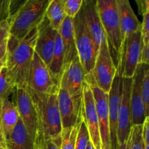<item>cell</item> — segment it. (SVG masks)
<instances>
[{
    "instance_id": "6da1fadb",
    "label": "cell",
    "mask_w": 149,
    "mask_h": 149,
    "mask_svg": "<svg viewBox=\"0 0 149 149\" xmlns=\"http://www.w3.org/2000/svg\"><path fill=\"white\" fill-rule=\"evenodd\" d=\"M34 106L37 119L35 148L49 139L61 136L62 124L58 106V94H43L26 87Z\"/></svg>"
},
{
    "instance_id": "7a4b0ae2",
    "label": "cell",
    "mask_w": 149,
    "mask_h": 149,
    "mask_svg": "<svg viewBox=\"0 0 149 149\" xmlns=\"http://www.w3.org/2000/svg\"><path fill=\"white\" fill-rule=\"evenodd\" d=\"M36 37L37 29L35 28L21 40L10 36L7 39L6 67L16 88H26Z\"/></svg>"
},
{
    "instance_id": "3957f363",
    "label": "cell",
    "mask_w": 149,
    "mask_h": 149,
    "mask_svg": "<svg viewBox=\"0 0 149 149\" xmlns=\"http://www.w3.org/2000/svg\"><path fill=\"white\" fill-rule=\"evenodd\" d=\"M97 8L111 57L117 70L122 41L116 0H97Z\"/></svg>"
},
{
    "instance_id": "277c9868",
    "label": "cell",
    "mask_w": 149,
    "mask_h": 149,
    "mask_svg": "<svg viewBox=\"0 0 149 149\" xmlns=\"http://www.w3.org/2000/svg\"><path fill=\"white\" fill-rule=\"evenodd\" d=\"M49 2L50 0H26L12 20L10 36L23 39L42 21Z\"/></svg>"
},
{
    "instance_id": "5b68a950",
    "label": "cell",
    "mask_w": 149,
    "mask_h": 149,
    "mask_svg": "<svg viewBox=\"0 0 149 149\" xmlns=\"http://www.w3.org/2000/svg\"><path fill=\"white\" fill-rule=\"evenodd\" d=\"M73 24L78 57L86 75L93 71L97 52L86 23L82 6L73 18Z\"/></svg>"
},
{
    "instance_id": "8992f818",
    "label": "cell",
    "mask_w": 149,
    "mask_h": 149,
    "mask_svg": "<svg viewBox=\"0 0 149 149\" xmlns=\"http://www.w3.org/2000/svg\"><path fill=\"white\" fill-rule=\"evenodd\" d=\"M27 88L43 94H58L60 81L55 78L48 67L34 52L26 80Z\"/></svg>"
},
{
    "instance_id": "52a82bcc",
    "label": "cell",
    "mask_w": 149,
    "mask_h": 149,
    "mask_svg": "<svg viewBox=\"0 0 149 149\" xmlns=\"http://www.w3.org/2000/svg\"><path fill=\"white\" fill-rule=\"evenodd\" d=\"M84 81L89 85L93 92L98 118L101 149H111L110 132H109V94L100 90L96 84L92 72L86 74Z\"/></svg>"
},
{
    "instance_id": "ba28073f",
    "label": "cell",
    "mask_w": 149,
    "mask_h": 149,
    "mask_svg": "<svg viewBox=\"0 0 149 149\" xmlns=\"http://www.w3.org/2000/svg\"><path fill=\"white\" fill-rule=\"evenodd\" d=\"M141 31V29L130 34L122 42L120 58L116 70L122 78L132 79L139 63L143 45Z\"/></svg>"
},
{
    "instance_id": "9c48e42d",
    "label": "cell",
    "mask_w": 149,
    "mask_h": 149,
    "mask_svg": "<svg viewBox=\"0 0 149 149\" xmlns=\"http://www.w3.org/2000/svg\"><path fill=\"white\" fill-rule=\"evenodd\" d=\"M91 72L97 87L109 94L116 73V68L111 57L106 39L99 47L94 68Z\"/></svg>"
},
{
    "instance_id": "30bf717a",
    "label": "cell",
    "mask_w": 149,
    "mask_h": 149,
    "mask_svg": "<svg viewBox=\"0 0 149 149\" xmlns=\"http://www.w3.org/2000/svg\"><path fill=\"white\" fill-rule=\"evenodd\" d=\"M58 106L61 118L62 129L74 127L82 116V96H71L60 87Z\"/></svg>"
},
{
    "instance_id": "8fae6325",
    "label": "cell",
    "mask_w": 149,
    "mask_h": 149,
    "mask_svg": "<svg viewBox=\"0 0 149 149\" xmlns=\"http://www.w3.org/2000/svg\"><path fill=\"white\" fill-rule=\"evenodd\" d=\"M83 118L88 130L90 140L95 149H101L98 118L93 92L88 84L84 81L82 91Z\"/></svg>"
},
{
    "instance_id": "7c38bea8",
    "label": "cell",
    "mask_w": 149,
    "mask_h": 149,
    "mask_svg": "<svg viewBox=\"0 0 149 149\" xmlns=\"http://www.w3.org/2000/svg\"><path fill=\"white\" fill-rule=\"evenodd\" d=\"M132 79L122 78V90L119 109L117 139L118 145L127 141L132 129L130 96Z\"/></svg>"
},
{
    "instance_id": "4fadbf2b",
    "label": "cell",
    "mask_w": 149,
    "mask_h": 149,
    "mask_svg": "<svg viewBox=\"0 0 149 149\" xmlns=\"http://www.w3.org/2000/svg\"><path fill=\"white\" fill-rule=\"evenodd\" d=\"M148 65L138 63L132 77V88L130 96V109L132 125H142L145 121L146 112L141 96V85L145 71Z\"/></svg>"
},
{
    "instance_id": "5bb4252c",
    "label": "cell",
    "mask_w": 149,
    "mask_h": 149,
    "mask_svg": "<svg viewBox=\"0 0 149 149\" xmlns=\"http://www.w3.org/2000/svg\"><path fill=\"white\" fill-rule=\"evenodd\" d=\"M122 90V77L116 71L109 93V132H110L111 149H118L117 129L119 109L121 102Z\"/></svg>"
},
{
    "instance_id": "9a60e30c",
    "label": "cell",
    "mask_w": 149,
    "mask_h": 149,
    "mask_svg": "<svg viewBox=\"0 0 149 149\" xmlns=\"http://www.w3.org/2000/svg\"><path fill=\"white\" fill-rule=\"evenodd\" d=\"M15 91V106L19 117L35 143L37 135V119L34 106L26 88H16Z\"/></svg>"
},
{
    "instance_id": "2e32d148",
    "label": "cell",
    "mask_w": 149,
    "mask_h": 149,
    "mask_svg": "<svg viewBox=\"0 0 149 149\" xmlns=\"http://www.w3.org/2000/svg\"><path fill=\"white\" fill-rule=\"evenodd\" d=\"M36 29L37 37L35 44L34 52L48 67L52 59L55 37L58 31L51 27L49 20L45 16Z\"/></svg>"
},
{
    "instance_id": "e0dca14e",
    "label": "cell",
    "mask_w": 149,
    "mask_h": 149,
    "mask_svg": "<svg viewBox=\"0 0 149 149\" xmlns=\"http://www.w3.org/2000/svg\"><path fill=\"white\" fill-rule=\"evenodd\" d=\"M84 77V69L77 56L64 68L60 87L68 92L71 96H82Z\"/></svg>"
},
{
    "instance_id": "ac0fdd59",
    "label": "cell",
    "mask_w": 149,
    "mask_h": 149,
    "mask_svg": "<svg viewBox=\"0 0 149 149\" xmlns=\"http://www.w3.org/2000/svg\"><path fill=\"white\" fill-rule=\"evenodd\" d=\"M82 7L87 28L93 38L95 47L98 52L100 45L106 39V34L97 12V0L83 1Z\"/></svg>"
},
{
    "instance_id": "d6986e66",
    "label": "cell",
    "mask_w": 149,
    "mask_h": 149,
    "mask_svg": "<svg viewBox=\"0 0 149 149\" xmlns=\"http://www.w3.org/2000/svg\"><path fill=\"white\" fill-rule=\"evenodd\" d=\"M120 20L122 42L130 34L141 29V23L135 15L128 0H116Z\"/></svg>"
},
{
    "instance_id": "ffe728a7",
    "label": "cell",
    "mask_w": 149,
    "mask_h": 149,
    "mask_svg": "<svg viewBox=\"0 0 149 149\" xmlns=\"http://www.w3.org/2000/svg\"><path fill=\"white\" fill-rule=\"evenodd\" d=\"M58 33L61 36L63 42L64 51L63 70L65 67L69 65L71 61L78 56L77 47H76L75 38H74V24L73 19L65 16Z\"/></svg>"
},
{
    "instance_id": "44dd1931",
    "label": "cell",
    "mask_w": 149,
    "mask_h": 149,
    "mask_svg": "<svg viewBox=\"0 0 149 149\" xmlns=\"http://www.w3.org/2000/svg\"><path fill=\"white\" fill-rule=\"evenodd\" d=\"M1 122L2 134L5 142L10 138L18 120L19 115L16 106L6 98L1 102Z\"/></svg>"
},
{
    "instance_id": "7402d4cb",
    "label": "cell",
    "mask_w": 149,
    "mask_h": 149,
    "mask_svg": "<svg viewBox=\"0 0 149 149\" xmlns=\"http://www.w3.org/2000/svg\"><path fill=\"white\" fill-rule=\"evenodd\" d=\"M7 149H35V143L26 130L20 118L6 141Z\"/></svg>"
},
{
    "instance_id": "603a6c76",
    "label": "cell",
    "mask_w": 149,
    "mask_h": 149,
    "mask_svg": "<svg viewBox=\"0 0 149 149\" xmlns=\"http://www.w3.org/2000/svg\"><path fill=\"white\" fill-rule=\"evenodd\" d=\"M63 46L62 39L58 32L56 34V37H55V47H54L52 59H51L50 63L48 65V68L52 74V75L55 78L58 79L60 81H61L63 72Z\"/></svg>"
},
{
    "instance_id": "cb8c5ba5",
    "label": "cell",
    "mask_w": 149,
    "mask_h": 149,
    "mask_svg": "<svg viewBox=\"0 0 149 149\" xmlns=\"http://www.w3.org/2000/svg\"><path fill=\"white\" fill-rule=\"evenodd\" d=\"M64 0H50L45 13L51 27L58 31L65 17L63 8Z\"/></svg>"
},
{
    "instance_id": "d4e9b609",
    "label": "cell",
    "mask_w": 149,
    "mask_h": 149,
    "mask_svg": "<svg viewBox=\"0 0 149 149\" xmlns=\"http://www.w3.org/2000/svg\"><path fill=\"white\" fill-rule=\"evenodd\" d=\"M81 119L72 127L62 129L61 132V149H75L76 140L79 130Z\"/></svg>"
},
{
    "instance_id": "484cf974",
    "label": "cell",
    "mask_w": 149,
    "mask_h": 149,
    "mask_svg": "<svg viewBox=\"0 0 149 149\" xmlns=\"http://www.w3.org/2000/svg\"><path fill=\"white\" fill-rule=\"evenodd\" d=\"M15 90L16 86L10 77L7 67L4 66L0 71V101L8 98L9 95Z\"/></svg>"
},
{
    "instance_id": "4316f807",
    "label": "cell",
    "mask_w": 149,
    "mask_h": 149,
    "mask_svg": "<svg viewBox=\"0 0 149 149\" xmlns=\"http://www.w3.org/2000/svg\"><path fill=\"white\" fill-rule=\"evenodd\" d=\"M89 141H90V135H89L88 130L84 122V118H82V120L80 124L79 130L77 133L75 149H86Z\"/></svg>"
},
{
    "instance_id": "83f0119b",
    "label": "cell",
    "mask_w": 149,
    "mask_h": 149,
    "mask_svg": "<svg viewBox=\"0 0 149 149\" xmlns=\"http://www.w3.org/2000/svg\"><path fill=\"white\" fill-rule=\"evenodd\" d=\"M141 96L145 108L146 116H149V68L145 71L142 85H141Z\"/></svg>"
},
{
    "instance_id": "f1b7e54d",
    "label": "cell",
    "mask_w": 149,
    "mask_h": 149,
    "mask_svg": "<svg viewBox=\"0 0 149 149\" xmlns=\"http://www.w3.org/2000/svg\"><path fill=\"white\" fill-rule=\"evenodd\" d=\"M83 4V0H64L63 8L67 17L74 18L79 13Z\"/></svg>"
},
{
    "instance_id": "f546056e",
    "label": "cell",
    "mask_w": 149,
    "mask_h": 149,
    "mask_svg": "<svg viewBox=\"0 0 149 149\" xmlns=\"http://www.w3.org/2000/svg\"><path fill=\"white\" fill-rule=\"evenodd\" d=\"M143 125H133L131 129L132 142L130 149H143V142L142 137Z\"/></svg>"
},
{
    "instance_id": "4dcf8cb0",
    "label": "cell",
    "mask_w": 149,
    "mask_h": 149,
    "mask_svg": "<svg viewBox=\"0 0 149 149\" xmlns=\"http://www.w3.org/2000/svg\"><path fill=\"white\" fill-rule=\"evenodd\" d=\"M143 20L141 23V36L143 45H149V10L143 15Z\"/></svg>"
},
{
    "instance_id": "1f68e13d",
    "label": "cell",
    "mask_w": 149,
    "mask_h": 149,
    "mask_svg": "<svg viewBox=\"0 0 149 149\" xmlns=\"http://www.w3.org/2000/svg\"><path fill=\"white\" fill-rule=\"evenodd\" d=\"M35 149H61V135L56 138L45 141Z\"/></svg>"
},
{
    "instance_id": "d6a6232c",
    "label": "cell",
    "mask_w": 149,
    "mask_h": 149,
    "mask_svg": "<svg viewBox=\"0 0 149 149\" xmlns=\"http://www.w3.org/2000/svg\"><path fill=\"white\" fill-rule=\"evenodd\" d=\"M10 0H0V22L10 21Z\"/></svg>"
},
{
    "instance_id": "836d02e7",
    "label": "cell",
    "mask_w": 149,
    "mask_h": 149,
    "mask_svg": "<svg viewBox=\"0 0 149 149\" xmlns=\"http://www.w3.org/2000/svg\"><path fill=\"white\" fill-rule=\"evenodd\" d=\"M10 23L9 20L0 22V43L8 39L10 36Z\"/></svg>"
},
{
    "instance_id": "e575fe53",
    "label": "cell",
    "mask_w": 149,
    "mask_h": 149,
    "mask_svg": "<svg viewBox=\"0 0 149 149\" xmlns=\"http://www.w3.org/2000/svg\"><path fill=\"white\" fill-rule=\"evenodd\" d=\"M142 137L143 149H149V116L146 118L143 124Z\"/></svg>"
},
{
    "instance_id": "d590c367",
    "label": "cell",
    "mask_w": 149,
    "mask_h": 149,
    "mask_svg": "<svg viewBox=\"0 0 149 149\" xmlns=\"http://www.w3.org/2000/svg\"><path fill=\"white\" fill-rule=\"evenodd\" d=\"M149 45H142V47H141V54H140V59H139V63L146 64V65H148L149 64Z\"/></svg>"
},
{
    "instance_id": "8d00e7d4",
    "label": "cell",
    "mask_w": 149,
    "mask_h": 149,
    "mask_svg": "<svg viewBox=\"0 0 149 149\" xmlns=\"http://www.w3.org/2000/svg\"><path fill=\"white\" fill-rule=\"evenodd\" d=\"M7 39H6L4 42L0 43V66L1 65H6V61H7Z\"/></svg>"
},
{
    "instance_id": "74e56055",
    "label": "cell",
    "mask_w": 149,
    "mask_h": 149,
    "mask_svg": "<svg viewBox=\"0 0 149 149\" xmlns=\"http://www.w3.org/2000/svg\"><path fill=\"white\" fill-rule=\"evenodd\" d=\"M138 7H139V12L141 15H143L147 12L149 10V1L148 0H143V1H137Z\"/></svg>"
},
{
    "instance_id": "f35d334b",
    "label": "cell",
    "mask_w": 149,
    "mask_h": 149,
    "mask_svg": "<svg viewBox=\"0 0 149 149\" xmlns=\"http://www.w3.org/2000/svg\"><path fill=\"white\" fill-rule=\"evenodd\" d=\"M131 142H132V135H131V132H130V135L127 141H126L122 144L119 145L118 149H130Z\"/></svg>"
},
{
    "instance_id": "ab89813d",
    "label": "cell",
    "mask_w": 149,
    "mask_h": 149,
    "mask_svg": "<svg viewBox=\"0 0 149 149\" xmlns=\"http://www.w3.org/2000/svg\"><path fill=\"white\" fill-rule=\"evenodd\" d=\"M0 149H7V144L3 135H0Z\"/></svg>"
},
{
    "instance_id": "60d3db41",
    "label": "cell",
    "mask_w": 149,
    "mask_h": 149,
    "mask_svg": "<svg viewBox=\"0 0 149 149\" xmlns=\"http://www.w3.org/2000/svg\"><path fill=\"white\" fill-rule=\"evenodd\" d=\"M86 149H95L93 143H92V142L90 141H90L88 142V143H87V148H86Z\"/></svg>"
},
{
    "instance_id": "b9f144b4",
    "label": "cell",
    "mask_w": 149,
    "mask_h": 149,
    "mask_svg": "<svg viewBox=\"0 0 149 149\" xmlns=\"http://www.w3.org/2000/svg\"><path fill=\"white\" fill-rule=\"evenodd\" d=\"M1 102L0 101V112H1ZM3 135L2 134V129H1V115H0V135Z\"/></svg>"
},
{
    "instance_id": "7bdbcfd3",
    "label": "cell",
    "mask_w": 149,
    "mask_h": 149,
    "mask_svg": "<svg viewBox=\"0 0 149 149\" xmlns=\"http://www.w3.org/2000/svg\"><path fill=\"white\" fill-rule=\"evenodd\" d=\"M4 66H6V65H1V66H0V71H1V68H2Z\"/></svg>"
}]
</instances>
